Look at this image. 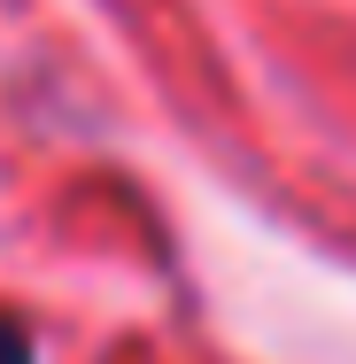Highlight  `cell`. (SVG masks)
I'll list each match as a JSON object with an SVG mask.
<instances>
[{
	"label": "cell",
	"mask_w": 356,
	"mask_h": 364,
	"mask_svg": "<svg viewBox=\"0 0 356 364\" xmlns=\"http://www.w3.org/2000/svg\"><path fill=\"white\" fill-rule=\"evenodd\" d=\"M0 364H39V349H31V333L0 310Z\"/></svg>",
	"instance_id": "cell-1"
}]
</instances>
